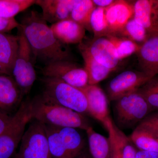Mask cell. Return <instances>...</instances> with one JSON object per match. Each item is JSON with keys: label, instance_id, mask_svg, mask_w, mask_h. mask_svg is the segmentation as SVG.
I'll use <instances>...</instances> for the list:
<instances>
[{"label": "cell", "instance_id": "obj_14", "mask_svg": "<svg viewBox=\"0 0 158 158\" xmlns=\"http://www.w3.org/2000/svg\"><path fill=\"white\" fill-rule=\"evenodd\" d=\"M84 44L98 62L112 72L116 70L120 60L117 56L114 46L107 38L93 39L89 44Z\"/></svg>", "mask_w": 158, "mask_h": 158}, {"label": "cell", "instance_id": "obj_38", "mask_svg": "<svg viewBox=\"0 0 158 158\" xmlns=\"http://www.w3.org/2000/svg\"><path fill=\"white\" fill-rule=\"evenodd\" d=\"M0 74H3L2 72H1V71H0Z\"/></svg>", "mask_w": 158, "mask_h": 158}, {"label": "cell", "instance_id": "obj_13", "mask_svg": "<svg viewBox=\"0 0 158 158\" xmlns=\"http://www.w3.org/2000/svg\"><path fill=\"white\" fill-rule=\"evenodd\" d=\"M105 11L109 35H117L134 16V6L127 1L118 0L105 8Z\"/></svg>", "mask_w": 158, "mask_h": 158}, {"label": "cell", "instance_id": "obj_3", "mask_svg": "<svg viewBox=\"0 0 158 158\" xmlns=\"http://www.w3.org/2000/svg\"><path fill=\"white\" fill-rule=\"evenodd\" d=\"M44 84L40 97L45 102L65 107L81 114L88 113L87 98L81 89L54 78L45 77Z\"/></svg>", "mask_w": 158, "mask_h": 158}, {"label": "cell", "instance_id": "obj_23", "mask_svg": "<svg viewBox=\"0 0 158 158\" xmlns=\"http://www.w3.org/2000/svg\"><path fill=\"white\" fill-rule=\"evenodd\" d=\"M88 136L89 152L92 158H110V143L109 138L96 132L90 127L86 131Z\"/></svg>", "mask_w": 158, "mask_h": 158}, {"label": "cell", "instance_id": "obj_2", "mask_svg": "<svg viewBox=\"0 0 158 158\" xmlns=\"http://www.w3.org/2000/svg\"><path fill=\"white\" fill-rule=\"evenodd\" d=\"M31 104L33 119L45 125L85 131L91 127L82 114L65 107L48 103L40 97L31 101Z\"/></svg>", "mask_w": 158, "mask_h": 158}, {"label": "cell", "instance_id": "obj_1", "mask_svg": "<svg viewBox=\"0 0 158 158\" xmlns=\"http://www.w3.org/2000/svg\"><path fill=\"white\" fill-rule=\"evenodd\" d=\"M19 28L31 47L34 59L41 60L45 65L71 60L70 51L56 38L40 13L31 11L22 20Z\"/></svg>", "mask_w": 158, "mask_h": 158}, {"label": "cell", "instance_id": "obj_6", "mask_svg": "<svg viewBox=\"0 0 158 158\" xmlns=\"http://www.w3.org/2000/svg\"><path fill=\"white\" fill-rule=\"evenodd\" d=\"M32 119L31 101L28 100L21 104L9 126L0 135V158L13 157L25 131L26 125Z\"/></svg>", "mask_w": 158, "mask_h": 158}, {"label": "cell", "instance_id": "obj_27", "mask_svg": "<svg viewBox=\"0 0 158 158\" xmlns=\"http://www.w3.org/2000/svg\"><path fill=\"white\" fill-rule=\"evenodd\" d=\"M90 24L94 33L93 39L106 37L110 34L105 8L96 7L94 9L90 18Z\"/></svg>", "mask_w": 158, "mask_h": 158}, {"label": "cell", "instance_id": "obj_36", "mask_svg": "<svg viewBox=\"0 0 158 158\" xmlns=\"http://www.w3.org/2000/svg\"><path fill=\"white\" fill-rule=\"evenodd\" d=\"M76 158H92L89 152V150L86 148L83 151V152L79 155Z\"/></svg>", "mask_w": 158, "mask_h": 158}, {"label": "cell", "instance_id": "obj_11", "mask_svg": "<svg viewBox=\"0 0 158 158\" xmlns=\"http://www.w3.org/2000/svg\"><path fill=\"white\" fill-rule=\"evenodd\" d=\"M137 54L141 71L152 78L158 75V34L148 35Z\"/></svg>", "mask_w": 158, "mask_h": 158}, {"label": "cell", "instance_id": "obj_33", "mask_svg": "<svg viewBox=\"0 0 158 158\" xmlns=\"http://www.w3.org/2000/svg\"><path fill=\"white\" fill-rule=\"evenodd\" d=\"M110 143V158H122L120 151L113 138L112 133L108 131Z\"/></svg>", "mask_w": 158, "mask_h": 158}, {"label": "cell", "instance_id": "obj_28", "mask_svg": "<svg viewBox=\"0 0 158 158\" xmlns=\"http://www.w3.org/2000/svg\"><path fill=\"white\" fill-rule=\"evenodd\" d=\"M117 36L125 37L135 42L143 43L148 35L145 29L134 19H131L124 26Z\"/></svg>", "mask_w": 158, "mask_h": 158}, {"label": "cell", "instance_id": "obj_17", "mask_svg": "<svg viewBox=\"0 0 158 158\" xmlns=\"http://www.w3.org/2000/svg\"><path fill=\"white\" fill-rule=\"evenodd\" d=\"M19 48V37L0 32V71L12 75Z\"/></svg>", "mask_w": 158, "mask_h": 158}, {"label": "cell", "instance_id": "obj_12", "mask_svg": "<svg viewBox=\"0 0 158 158\" xmlns=\"http://www.w3.org/2000/svg\"><path fill=\"white\" fill-rule=\"evenodd\" d=\"M80 89L87 98L88 114L101 123L104 126L110 117L108 99L106 94L97 85H88Z\"/></svg>", "mask_w": 158, "mask_h": 158}, {"label": "cell", "instance_id": "obj_16", "mask_svg": "<svg viewBox=\"0 0 158 158\" xmlns=\"http://www.w3.org/2000/svg\"><path fill=\"white\" fill-rule=\"evenodd\" d=\"M134 19L148 35L158 34V11L154 0H138L134 5Z\"/></svg>", "mask_w": 158, "mask_h": 158}, {"label": "cell", "instance_id": "obj_24", "mask_svg": "<svg viewBox=\"0 0 158 158\" xmlns=\"http://www.w3.org/2000/svg\"><path fill=\"white\" fill-rule=\"evenodd\" d=\"M96 8L93 1L76 0L71 13V19L83 26L86 30L91 31L90 18Z\"/></svg>", "mask_w": 158, "mask_h": 158}, {"label": "cell", "instance_id": "obj_8", "mask_svg": "<svg viewBox=\"0 0 158 158\" xmlns=\"http://www.w3.org/2000/svg\"><path fill=\"white\" fill-rule=\"evenodd\" d=\"M19 37V48L11 76L25 95L31 91L36 79V73L31 47L21 31Z\"/></svg>", "mask_w": 158, "mask_h": 158}, {"label": "cell", "instance_id": "obj_5", "mask_svg": "<svg viewBox=\"0 0 158 158\" xmlns=\"http://www.w3.org/2000/svg\"><path fill=\"white\" fill-rule=\"evenodd\" d=\"M115 102L116 125L120 130L134 127L152 111L138 90L121 97Z\"/></svg>", "mask_w": 158, "mask_h": 158}, {"label": "cell", "instance_id": "obj_9", "mask_svg": "<svg viewBox=\"0 0 158 158\" xmlns=\"http://www.w3.org/2000/svg\"><path fill=\"white\" fill-rule=\"evenodd\" d=\"M43 73L46 77L59 79L79 89L88 85V74L85 69L71 61H59L46 64L43 69Z\"/></svg>", "mask_w": 158, "mask_h": 158}, {"label": "cell", "instance_id": "obj_25", "mask_svg": "<svg viewBox=\"0 0 158 158\" xmlns=\"http://www.w3.org/2000/svg\"><path fill=\"white\" fill-rule=\"evenodd\" d=\"M35 2L36 0H0V17L15 18V15Z\"/></svg>", "mask_w": 158, "mask_h": 158}, {"label": "cell", "instance_id": "obj_31", "mask_svg": "<svg viewBox=\"0 0 158 158\" xmlns=\"http://www.w3.org/2000/svg\"><path fill=\"white\" fill-rule=\"evenodd\" d=\"M139 123L151 128L158 132V112L149 114Z\"/></svg>", "mask_w": 158, "mask_h": 158}, {"label": "cell", "instance_id": "obj_19", "mask_svg": "<svg viewBox=\"0 0 158 158\" xmlns=\"http://www.w3.org/2000/svg\"><path fill=\"white\" fill-rule=\"evenodd\" d=\"M23 94L11 76L0 74V109L8 111L21 101Z\"/></svg>", "mask_w": 158, "mask_h": 158}, {"label": "cell", "instance_id": "obj_35", "mask_svg": "<svg viewBox=\"0 0 158 158\" xmlns=\"http://www.w3.org/2000/svg\"><path fill=\"white\" fill-rule=\"evenodd\" d=\"M114 1L113 0H93L94 4L98 7L101 8H107L112 5Z\"/></svg>", "mask_w": 158, "mask_h": 158}, {"label": "cell", "instance_id": "obj_22", "mask_svg": "<svg viewBox=\"0 0 158 158\" xmlns=\"http://www.w3.org/2000/svg\"><path fill=\"white\" fill-rule=\"evenodd\" d=\"M107 131L112 133L122 158H136L137 150L135 146L123 132L109 117L104 125Z\"/></svg>", "mask_w": 158, "mask_h": 158}, {"label": "cell", "instance_id": "obj_20", "mask_svg": "<svg viewBox=\"0 0 158 158\" xmlns=\"http://www.w3.org/2000/svg\"><path fill=\"white\" fill-rule=\"evenodd\" d=\"M129 137L138 150L158 152V132L152 129L139 123Z\"/></svg>", "mask_w": 158, "mask_h": 158}, {"label": "cell", "instance_id": "obj_4", "mask_svg": "<svg viewBox=\"0 0 158 158\" xmlns=\"http://www.w3.org/2000/svg\"><path fill=\"white\" fill-rule=\"evenodd\" d=\"M45 126L52 158H76L86 148L85 141L76 129Z\"/></svg>", "mask_w": 158, "mask_h": 158}, {"label": "cell", "instance_id": "obj_34", "mask_svg": "<svg viewBox=\"0 0 158 158\" xmlns=\"http://www.w3.org/2000/svg\"><path fill=\"white\" fill-rule=\"evenodd\" d=\"M136 158H158V152L138 150Z\"/></svg>", "mask_w": 158, "mask_h": 158}, {"label": "cell", "instance_id": "obj_30", "mask_svg": "<svg viewBox=\"0 0 158 158\" xmlns=\"http://www.w3.org/2000/svg\"><path fill=\"white\" fill-rule=\"evenodd\" d=\"M19 27L20 23L15 18L0 17V32L7 33Z\"/></svg>", "mask_w": 158, "mask_h": 158}, {"label": "cell", "instance_id": "obj_37", "mask_svg": "<svg viewBox=\"0 0 158 158\" xmlns=\"http://www.w3.org/2000/svg\"><path fill=\"white\" fill-rule=\"evenodd\" d=\"M155 3L157 9L158 11V0L157 1H155Z\"/></svg>", "mask_w": 158, "mask_h": 158}, {"label": "cell", "instance_id": "obj_26", "mask_svg": "<svg viewBox=\"0 0 158 158\" xmlns=\"http://www.w3.org/2000/svg\"><path fill=\"white\" fill-rule=\"evenodd\" d=\"M114 46L116 55L119 60L137 53L140 45L127 38L119 37L117 35H108L106 36Z\"/></svg>", "mask_w": 158, "mask_h": 158}, {"label": "cell", "instance_id": "obj_10", "mask_svg": "<svg viewBox=\"0 0 158 158\" xmlns=\"http://www.w3.org/2000/svg\"><path fill=\"white\" fill-rule=\"evenodd\" d=\"M151 77L141 71L127 70L112 79L107 88L110 101H115L121 97L136 91Z\"/></svg>", "mask_w": 158, "mask_h": 158}, {"label": "cell", "instance_id": "obj_18", "mask_svg": "<svg viewBox=\"0 0 158 158\" xmlns=\"http://www.w3.org/2000/svg\"><path fill=\"white\" fill-rule=\"evenodd\" d=\"M50 27L56 38L65 45L81 43L86 33L83 26L71 19L52 24Z\"/></svg>", "mask_w": 158, "mask_h": 158}, {"label": "cell", "instance_id": "obj_32", "mask_svg": "<svg viewBox=\"0 0 158 158\" xmlns=\"http://www.w3.org/2000/svg\"><path fill=\"white\" fill-rule=\"evenodd\" d=\"M13 116H11L7 111L0 109V135L6 130L11 121Z\"/></svg>", "mask_w": 158, "mask_h": 158}, {"label": "cell", "instance_id": "obj_29", "mask_svg": "<svg viewBox=\"0 0 158 158\" xmlns=\"http://www.w3.org/2000/svg\"><path fill=\"white\" fill-rule=\"evenodd\" d=\"M152 110L158 111V77H154L138 89Z\"/></svg>", "mask_w": 158, "mask_h": 158}, {"label": "cell", "instance_id": "obj_15", "mask_svg": "<svg viewBox=\"0 0 158 158\" xmlns=\"http://www.w3.org/2000/svg\"><path fill=\"white\" fill-rule=\"evenodd\" d=\"M76 0H36L42 10L43 19L52 24L71 19Z\"/></svg>", "mask_w": 158, "mask_h": 158}, {"label": "cell", "instance_id": "obj_21", "mask_svg": "<svg viewBox=\"0 0 158 158\" xmlns=\"http://www.w3.org/2000/svg\"><path fill=\"white\" fill-rule=\"evenodd\" d=\"M79 48L85 62L84 68L88 74V85H97L106 78L112 71L95 60L84 43H81Z\"/></svg>", "mask_w": 158, "mask_h": 158}, {"label": "cell", "instance_id": "obj_7", "mask_svg": "<svg viewBox=\"0 0 158 158\" xmlns=\"http://www.w3.org/2000/svg\"><path fill=\"white\" fill-rule=\"evenodd\" d=\"M33 120L24 133L19 149L13 158H52L45 124L36 119Z\"/></svg>", "mask_w": 158, "mask_h": 158}]
</instances>
